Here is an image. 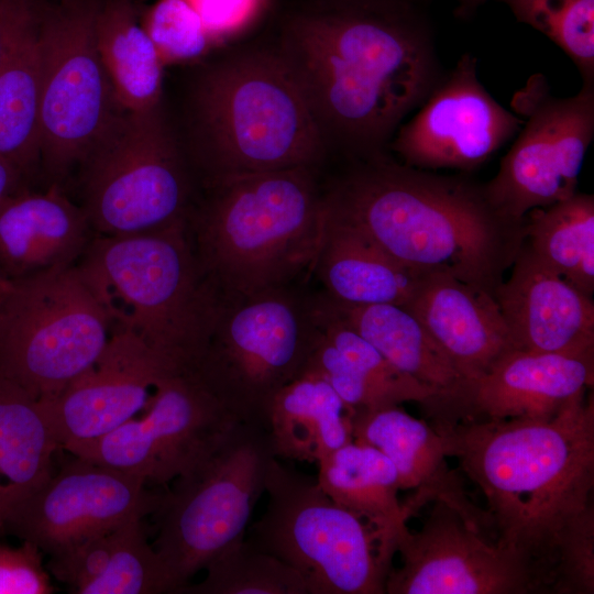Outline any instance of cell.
<instances>
[{
    "label": "cell",
    "mask_w": 594,
    "mask_h": 594,
    "mask_svg": "<svg viewBox=\"0 0 594 594\" xmlns=\"http://www.w3.org/2000/svg\"><path fill=\"white\" fill-rule=\"evenodd\" d=\"M350 421L353 440L382 452L397 471L399 490L413 491L403 502L410 517L440 501L494 532L488 513L473 503L461 476L449 468L441 437L428 421L399 406L352 411Z\"/></svg>",
    "instance_id": "21"
},
{
    "label": "cell",
    "mask_w": 594,
    "mask_h": 594,
    "mask_svg": "<svg viewBox=\"0 0 594 594\" xmlns=\"http://www.w3.org/2000/svg\"><path fill=\"white\" fill-rule=\"evenodd\" d=\"M140 21L164 66L199 61L215 46L190 0H156Z\"/></svg>",
    "instance_id": "36"
},
{
    "label": "cell",
    "mask_w": 594,
    "mask_h": 594,
    "mask_svg": "<svg viewBox=\"0 0 594 594\" xmlns=\"http://www.w3.org/2000/svg\"><path fill=\"white\" fill-rule=\"evenodd\" d=\"M274 44L328 154L346 160L388 152L442 78L431 31L411 0H305L284 15Z\"/></svg>",
    "instance_id": "1"
},
{
    "label": "cell",
    "mask_w": 594,
    "mask_h": 594,
    "mask_svg": "<svg viewBox=\"0 0 594 594\" xmlns=\"http://www.w3.org/2000/svg\"><path fill=\"white\" fill-rule=\"evenodd\" d=\"M116 530V529H114ZM114 530L84 540L59 554L50 557L45 565L70 593L98 578L107 568L114 546Z\"/></svg>",
    "instance_id": "38"
},
{
    "label": "cell",
    "mask_w": 594,
    "mask_h": 594,
    "mask_svg": "<svg viewBox=\"0 0 594 594\" xmlns=\"http://www.w3.org/2000/svg\"><path fill=\"white\" fill-rule=\"evenodd\" d=\"M594 593V506L565 528L559 542L550 594Z\"/></svg>",
    "instance_id": "37"
},
{
    "label": "cell",
    "mask_w": 594,
    "mask_h": 594,
    "mask_svg": "<svg viewBox=\"0 0 594 594\" xmlns=\"http://www.w3.org/2000/svg\"><path fill=\"white\" fill-rule=\"evenodd\" d=\"M324 217L311 270L324 286L323 294L351 306H404L422 275L399 264L364 232L326 208Z\"/></svg>",
    "instance_id": "24"
},
{
    "label": "cell",
    "mask_w": 594,
    "mask_h": 594,
    "mask_svg": "<svg viewBox=\"0 0 594 594\" xmlns=\"http://www.w3.org/2000/svg\"><path fill=\"white\" fill-rule=\"evenodd\" d=\"M94 233L79 205L54 184L0 205V274L7 280L74 266Z\"/></svg>",
    "instance_id": "23"
},
{
    "label": "cell",
    "mask_w": 594,
    "mask_h": 594,
    "mask_svg": "<svg viewBox=\"0 0 594 594\" xmlns=\"http://www.w3.org/2000/svg\"><path fill=\"white\" fill-rule=\"evenodd\" d=\"M319 167L223 177L204 185L188 229L220 295L288 286L311 271L324 230Z\"/></svg>",
    "instance_id": "5"
},
{
    "label": "cell",
    "mask_w": 594,
    "mask_h": 594,
    "mask_svg": "<svg viewBox=\"0 0 594 594\" xmlns=\"http://www.w3.org/2000/svg\"><path fill=\"white\" fill-rule=\"evenodd\" d=\"M80 166L94 235H131L188 222L191 168L162 107L122 111Z\"/></svg>",
    "instance_id": "8"
},
{
    "label": "cell",
    "mask_w": 594,
    "mask_h": 594,
    "mask_svg": "<svg viewBox=\"0 0 594 594\" xmlns=\"http://www.w3.org/2000/svg\"><path fill=\"white\" fill-rule=\"evenodd\" d=\"M585 392L551 419L432 426L483 493L497 541L535 568L547 594L562 534L593 505L594 399Z\"/></svg>",
    "instance_id": "2"
},
{
    "label": "cell",
    "mask_w": 594,
    "mask_h": 594,
    "mask_svg": "<svg viewBox=\"0 0 594 594\" xmlns=\"http://www.w3.org/2000/svg\"><path fill=\"white\" fill-rule=\"evenodd\" d=\"M183 136L202 185L241 174L319 167L328 156L306 99L274 43L233 46L196 74Z\"/></svg>",
    "instance_id": "4"
},
{
    "label": "cell",
    "mask_w": 594,
    "mask_h": 594,
    "mask_svg": "<svg viewBox=\"0 0 594 594\" xmlns=\"http://www.w3.org/2000/svg\"><path fill=\"white\" fill-rule=\"evenodd\" d=\"M73 457L12 510L0 534L53 557L156 510L161 493L141 480Z\"/></svg>",
    "instance_id": "16"
},
{
    "label": "cell",
    "mask_w": 594,
    "mask_h": 594,
    "mask_svg": "<svg viewBox=\"0 0 594 594\" xmlns=\"http://www.w3.org/2000/svg\"><path fill=\"white\" fill-rule=\"evenodd\" d=\"M96 45L120 107L142 113L161 106L164 64L131 0H102Z\"/></svg>",
    "instance_id": "28"
},
{
    "label": "cell",
    "mask_w": 594,
    "mask_h": 594,
    "mask_svg": "<svg viewBox=\"0 0 594 594\" xmlns=\"http://www.w3.org/2000/svg\"><path fill=\"white\" fill-rule=\"evenodd\" d=\"M318 465L317 481L326 494L396 544L410 516L398 498L400 490L394 464L377 449L353 440Z\"/></svg>",
    "instance_id": "29"
},
{
    "label": "cell",
    "mask_w": 594,
    "mask_h": 594,
    "mask_svg": "<svg viewBox=\"0 0 594 594\" xmlns=\"http://www.w3.org/2000/svg\"><path fill=\"white\" fill-rule=\"evenodd\" d=\"M101 1L59 0L43 8L40 155L56 185L123 111L96 45Z\"/></svg>",
    "instance_id": "12"
},
{
    "label": "cell",
    "mask_w": 594,
    "mask_h": 594,
    "mask_svg": "<svg viewBox=\"0 0 594 594\" xmlns=\"http://www.w3.org/2000/svg\"><path fill=\"white\" fill-rule=\"evenodd\" d=\"M243 421L194 372L178 371L157 384L141 417L69 453L147 487L166 486L193 471Z\"/></svg>",
    "instance_id": "13"
},
{
    "label": "cell",
    "mask_w": 594,
    "mask_h": 594,
    "mask_svg": "<svg viewBox=\"0 0 594 594\" xmlns=\"http://www.w3.org/2000/svg\"><path fill=\"white\" fill-rule=\"evenodd\" d=\"M44 2L34 0L0 64V156L24 175L41 162L40 30Z\"/></svg>",
    "instance_id": "27"
},
{
    "label": "cell",
    "mask_w": 594,
    "mask_h": 594,
    "mask_svg": "<svg viewBox=\"0 0 594 594\" xmlns=\"http://www.w3.org/2000/svg\"><path fill=\"white\" fill-rule=\"evenodd\" d=\"M24 176L19 167L0 156V205L24 189Z\"/></svg>",
    "instance_id": "42"
},
{
    "label": "cell",
    "mask_w": 594,
    "mask_h": 594,
    "mask_svg": "<svg viewBox=\"0 0 594 594\" xmlns=\"http://www.w3.org/2000/svg\"><path fill=\"white\" fill-rule=\"evenodd\" d=\"M108 317L76 266L8 280L0 293V377L51 402L101 356Z\"/></svg>",
    "instance_id": "10"
},
{
    "label": "cell",
    "mask_w": 594,
    "mask_h": 594,
    "mask_svg": "<svg viewBox=\"0 0 594 594\" xmlns=\"http://www.w3.org/2000/svg\"><path fill=\"white\" fill-rule=\"evenodd\" d=\"M55 587L43 564V552L33 543L19 547L0 542V594H52Z\"/></svg>",
    "instance_id": "39"
},
{
    "label": "cell",
    "mask_w": 594,
    "mask_h": 594,
    "mask_svg": "<svg viewBox=\"0 0 594 594\" xmlns=\"http://www.w3.org/2000/svg\"><path fill=\"white\" fill-rule=\"evenodd\" d=\"M275 458L264 426L243 421L200 464L161 493L153 513L157 534L152 544L176 593L212 559L244 539Z\"/></svg>",
    "instance_id": "9"
},
{
    "label": "cell",
    "mask_w": 594,
    "mask_h": 594,
    "mask_svg": "<svg viewBox=\"0 0 594 594\" xmlns=\"http://www.w3.org/2000/svg\"><path fill=\"white\" fill-rule=\"evenodd\" d=\"M403 307L424 326L462 380L480 376L514 349L495 296L450 274L422 275Z\"/></svg>",
    "instance_id": "22"
},
{
    "label": "cell",
    "mask_w": 594,
    "mask_h": 594,
    "mask_svg": "<svg viewBox=\"0 0 594 594\" xmlns=\"http://www.w3.org/2000/svg\"><path fill=\"white\" fill-rule=\"evenodd\" d=\"M182 371L129 332L113 331L101 356L51 402H41L69 452L143 413L157 384Z\"/></svg>",
    "instance_id": "19"
},
{
    "label": "cell",
    "mask_w": 594,
    "mask_h": 594,
    "mask_svg": "<svg viewBox=\"0 0 594 594\" xmlns=\"http://www.w3.org/2000/svg\"><path fill=\"white\" fill-rule=\"evenodd\" d=\"M113 331L129 332L191 371L220 293L206 275L188 222L131 235H94L75 264Z\"/></svg>",
    "instance_id": "6"
},
{
    "label": "cell",
    "mask_w": 594,
    "mask_h": 594,
    "mask_svg": "<svg viewBox=\"0 0 594 594\" xmlns=\"http://www.w3.org/2000/svg\"><path fill=\"white\" fill-rule=\"evenodd\" d=\"M594 383V359L513 349L477 377L424 400L431 426L551 419Z\"/></svg>",
    "instance_id": "18"
},
{
    "label": "cell",
    "mask_w": 594,
    "mask_h": 594,
    "mask_svg": "<svg viewBox=\"0 0 594 594\" xmlns=\"http://www.w3.org/2000/svg\"><path fill=\"white\" fill-rule=\"evenodd\" d=\"M265 493V512L245 539L295 569L308 594L385 593L396 548L377 528L277 458Z\"/></svg>",
    "instance_id": "7"
},
{
    "label": "cell",
    "mask_w": 594,
    "mask_h": 594,
    "mask_svg": "<svg viewBox=\"0 0 594 594\" xmlns=\"http://www.w3.org/2000/svg\"><path fill=\"white\" fill-rule=\"evenodd\" d=\"M263 426L277 459L318 463L353 441L348 407L322 377L309 371L274 395Z\"/></svg>",
    "instance_id": "25"
},
{
    "label": "cell",
    "mask_w": 594,
    "mask_h": 594,
    "mask_svg": "<svg viewBox=\"0 0 594 594\" xmlns=\"http://www.w3.org/2000/svg\"><path fill=\"white\" fill-rule=\"evenodd\" d=\"M495 299L516 350L594 359L591 296L542 264L522 241Z\"/></svg>",
    "instance_id": "20"
},
{
    "label": "cell",
    "mask_w": 594,
    "mask_h": 594,
    "mask_svg": "<svg viewBox=\"0 0 594 594\" xmlns=\"http://www.w3.org/2000/svg\"><path fill=\"white\" fill-rule=\"evenodd\" d=\"M348 163L322 186L327 211L410 271L447 273L495 296L524 241V220L498 213L484 187L407 166L388 152Z\"/></svg>",
    "instance_id": "3"
},
{
    "label": "cell",
    "mask_w": 594,
    "mask_h": 594,
    "mask_svg": "<svg viewBox=\"0 0 594 594\" xmlns=\"http://www.w3.org/2000/svg\"><path fill=\"white\" fill-rule=\"evenodd\" d=\"M34 0H0V64Z\"/></svg>",
    "instance_id": "41"
},
{
    "label": "cell",
    "mask_w": 594,
    "mask_h": 594,
    "mask_svg": "<svg viewBox=\"0 0 594 594\" xmlns=\"http://www.w3.org/2000/svg\"><path fill=\"white\" fill-rule=\"evenodd\" d=\"M7 283H8V280L0 274V293L3 290Z\"/></svg>",
    "instance_id": "45"
},
{
    "label": "cell",
    "mask_w": 594,
    "mask_h": 594,
    "mask_svg": "<svg viewBox=\"0 0 594 594\" xmlns=\"http://www.w3.org/2000/svg\"><path fill=\"white\" fill-rule=\"evenodd\" d=\"M199 583L179 594H308L299 573L245 537L212 559Z\"/></svg>",
    "instance_id": "33"
},
{
    "label": "cell",
    "mask_w": 594,
    "mask_h": 594,
    "mask_svg": "<svg viewBox=\"0 0 594 594\" xmlns=\"http://www.w3.org/2000/svg\"><path fill=\"white\" fill-rule=\"evenodd\" d=\"M58 449L44 405L0 377V532L12 510L52 475Z\"/></svg>",
    "instance_id": "26"
},
{
    "label": "cell",
    "mask_w": 594,
    "mask_h": 594,
    "mask_svg": "<svg viewBox=\"0 0 594 594\" xmlns=\"http://www.w3.org/2000/svg\"><path fill=\"white\" fill-rule=\"evenodd\" d=\"M524 242L552 272L588 296L594 292V197L575 193L524 217Z\"/></svg>",
    "instance_id": "31"
},
{
    "label": "cell",
    "mask_w": 594,
    "mask_h": 594,
    "mask_svg": "<svg viewBox=\"0 0 594 594\" xmlns=\"http://www.w3.org/2000/svg\"><path fill=\"white\" fill-rule=\"evenodd\" d=\"M459 2L460 11L466 14L470 11H473L477 6L487 1V0H455Z\"/></svg>",
    "instance_id": "43"
},
{
    "label": "cell",
    "mask_w": 594,
    "mask_h": 594,
    "mask_svg": "<svg viewBox=\"0 0 594 594\" xmlns=\"http://www.w3.org/2000/svg\"><path fill=\"white\" fill-rule=\"evenodd\" d=\"M163 593H176V586L148 542L142 519L133 518L114 530V546L105 571L76 594Z\"/></svg>",
    "instance_id": "34"
},
{
    "label": "cell",
    "mask_w": 594,
    "mask_h": 594,
    "mask_svg": "<svg viewBox=\"0 0 594 594\" xmlns=\"http://www.w3.org/2000/svg\"><path fill=\"white\" fill-rule=\"evenodd\" d=\"M309 1L329 3V4H344V3L375 2V1H385V0H309Z\"/></svg>",
    "instance_id": "44"
},
{
    "label": "cell",
    "mask_w": 594,
    "mask_h": 594,
    "mask_svg": "<svg viewBox=\"0 0 594 594\" xmlns=\"http://www.w3.org/2000/svg\"><path fill=\"white\" fill-rule=\"evenodd\" d=\"M312 322L351 363L369 388L376 409L418 404L438 393L392 364L371 343L338 319L320 295L309 299Z\"/></svg>",
    "instance_id": "32"
},
{
    "label": "cell",
    "mask_w": 594,
    "mask_h": 594,
    "mask_svg": "<svg viewBox=\"0 0 594 594\" xmlns=\"http://www.w3.org/2000/svg\"><path fill=\"white\" fill-rule=\"evenodd\" d=\"M329 310L397 369L438 392L461 378L424 326L403 306H351L320 295Z\"/></svg>",
    "instance_id": "30"
},
{
    "label": "cell",
    "mask_w": 594,
    "mask_h": 594,
    "mask_svg": "<svg viewBox=\"0 0 594 594\" xmlns=\"http://www.w3.org/2000/svg\"><path fill=\"white\" fill-rule=\"evenodd\" d=\"M518 21L542 33L578 67L583 85L594 86V0H499Z\"/></svg>",
    "instance_id": "35"
},
{
    "label": "cell",
    "mask_w": 594,
    "mask_h": 594,
    "mask_svg": "<svg viewBox=\"0 0 594 594\" xmlns=\"http://www.w3.org/2000/svg\"><path fill=\"white\" fill-rule=\"evenodd\" d=\"M476 70L477 58L463 54L398 128L388 150L399 162L425 170H471L516 136L522 119L490 95Z\"/></svg>",
    "instance_id": "17"
},
{
    "label": "cell",
    "mask_w": 594,
    "mask_h": 594,
    "mask_svg": "<svg viewBox=\"0 0 594 594\" xmlns=\"http://www.w3.org/2000/svg\"><path fill=\"white\" fill-rule=\"evenodd\" d=\"M512 107L524 122L484 191L498 213L521 221L530 210L576 193L594 138V86L560 98L543 75L535 74L515 92Z\"/></svg>",
    "instance_id": "14"
},
{
    "label": "cell",
    "mask_w": 594,
    "mask_h": 594,
    "mask_svg": "<svg viewBox=\"0 0 594 594\" xmlns=\"http://www.w3.org/2000/svg\"><path fill=\"white\" fill-rule=\"evenodd\" d=\"M215 46L235 40L254 22L264 0H190Z\"/></svg>",
    "instance_id": "40"
},
{
    "label": "cell",
    "mask_w": 594,
    "mask_h": 594,
    "mask_svg": "<svg viewBox=\"0 0 594 594\" xmlns=\"http://www.w3.org/2000/svg\"><path fill=\"white\" fill-rule=\"evenodd\" d=\"M315 341L309 299L288 286L220 295L191 372L243 420L263 425L274 395L304 372Z\"/></svg>",
    "instance_id": "11"
},
{
    "label": "cell",
    "mask_w": 594,
    "mask_h": 594,
    "mask_svg": "<svg viewBox=\"0 0 594 594\" xmlns=\"http://www.w3.org/2000/svg\"><path fill=\"white\" fill-rule=\"evenodd\" d=\"M387 594H544L535 568L444 502H433L419 530L396 539Z\"/></svg>",
    "instance_id": "15"
}]
</instances>
